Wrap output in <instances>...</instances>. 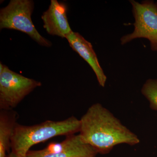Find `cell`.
<instances>
[{"label":"cell","mask_w":157,"mask_h":157,"mask_svg":"<svg viewBox=\"0 0 157 157\" xmlns=\"http://www.w3.org/2000/svg\"><path fill=\"white\" fill-rule=\"evenodd\" d=\"M79 135L98 154L106 155L120 144L140 143L136 134L100 103L93 104L80 119Z\"/></svg>","instance_id":"cell-1"},{"label":"cell","mask_w":157,"mask_h":157,"mask_svg":"<svg viewBox=\"0 0 157 157\" xmlns=\"http://www.w3.org/2000/svg\"><path fill=\"white\" fill-rule=\"evenodd\" d=\"M80 121L74 116L59 121L48 120L31 126L17 124L11 141V151L25 157L32 147L59 136L79 132Z\"/></svg>","instance_id":"cell-2"},{"label":"cell","mask_w":157,"mask_h":157,"mask_svg":"<svg viewBox=\"0 0 157 157\" xmlns=\"http://www.w3.org/2000/svg\"><path fill=\"white\" fill-rule=\"evenodd\" d=\"M34 3L31 0H11L0 10V29L15 30L27 34L39 45L50 47L52 42L42 36L32 21Z\"/></svg>","instance_id":"cell-3"},{"label":"cell","mask_w":157,"mask_h":157,"mask_svg":"<svg viewBox=\"0 0 157 157\" xmlns=\"http://www.w3.org/2000/svg\"><path fill=\"white\" fill-rule=\"evenodd\" d=\"M40 82L26 77L0 63V109L10 110L15 108L36 88Z\"/></svg>","instance_id":"cell-4"},{"label":"cell","mask_w":157,"mask_h":157,"mask_svg":"<svg viewBox=\"0 0 157 157\" xmlns=\"http://www.w3.org/2000/svg\"><path fill=\"white\" fill-rule=\"evenodd\" d=\"M130 2L135 19V29L132 33L121 38V44L125 45L138 38H144L150 41L151 50L157 51V2L144 1L139 3L131 0Z\"/></svg>","instance_id":"cell-5"},{"label":"cell","mask_w":157,"mask_h":157,"mask_svg":"<svg viewBox=\"0 0 157 157\" xmlns=\"http://www.w3.org/2000/svg\"><path fill=\"white\" fill-rule=\"evenodd\" d=\"M98 154L79 134H74L61 142L50 143L43 149L30 150L25 157H96Z\"/></svg>","instance_id":"cell-6"},{"label":"cell","mask_w":157,"mask_h":157,"mask_svg":"<svg viewBox=\"0 0 157 157\" xmlns=\"http://www.w3.org/2000/svg\"><path fill=\"white\" fill-rule=\"evenodd\" d=\"M67 5L51 0L48 9L42 14L43 27L50 35L66 38L72 32L67 17Z\"/></svg>","instance_id":"cell-7"},{"label":"cell","mask_w":157,"mask_h":157,"mask_svg":"<svg viewBox=\"0 0 157 157\" xmlns=\"http://www.w3.org/2000/svg\"><path fill=\"white\" fill-rule=\"evenodd\" d=\"M66 38L72 49L77 52L90 66L95 73L99 85L104 87L107 77L99 63L91 43L86 40L80 34L73 31Z\"/></svg>","instance_id":"cell-8"},{"label":"cell","mask_w":157,"mask_h":157,"mask_svg":"<svg viewBox=\"0 0 157 157\" xmlns=\"http://www.w3.org/2000/svg\"><path fill=\"white\" fill-rule=\"evenodd\" d=\"M17 113L13 109H1L0 157H7L11 149V139L17 124Z\"/></svg>","instance_id":"cell-9"},{"label":"cell","mask_w":157,"mask_h":157,"mask_svg":"<svg viewBox=\"0 0 157 157\" xmlns=\"http://www.w3.org/2000/svg\"><path fill=\"white\" fill-rule=\"evenodd\" d=\"M141 92L149 103L150 107L157 111V78H149L144 84Z\"/></svg>","instance_id":"cell-10"},{"label":"cell","mask_w":157,"mask_h":157,"mask_svg":"<svg viewBox=\"0 0 157 157\" xmlns=\"http://www.w3.org/2000/svg\"><path fill=\"white\" fill-rule=\"evenodd\" d=\"M7 157H21L17 155L16 154L14 153L13 152L11 151V152L9 153Z\"/></svg>","instance_id":"cell-11"}]
</instances>
